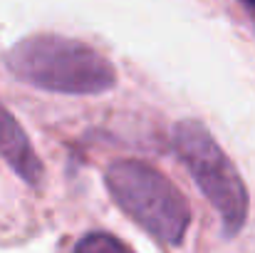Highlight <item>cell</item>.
Returning <instances> with one entry per match:
<instances>
[{"label":"cell","mask_w":255,"mask_h":253,"mask_svg":"<svg viewBox=\"0 0 255 253\" xmlns=\"http://www.w3.org/2000/svg\"><path fill=\"white\" fill-rule=\"evenodd\" d=\"M5 65L17 80L60 94H102L117 84V70L102 52L62 35L20 40L7 50Z\"/></svg>","instance_id":"6da1fadb"},{"label":"cell","mask_w":255,"mask_h":253,"mask_svg":"<svg viewBox=\"0 0 255 253\" xmlns=\"http://www.w3.org/2000/svg\"><path fill=\"white\" fill-rule=\"evenodd\" d=\"M107 189L114 204L151 239L166 246L183 241L191 224V206L169 176L144 162L122 159L107 171Z\"/></svg>","instance_id":"7a4b0ae2"},{"label":"cell","mask_w":255,"mask_h":253,"mask_svg":"<svg viewBox=\"0 0 255 253\" xmlns=\"http://www.w3.org/2000/svg\"><path fill=\"white\" fill-rule=\"evenodd\" d=\"M173 147L203 196L221 214L226 234H238L248 216V189L236 164L196 119H181L173 124Z\"/></svg>","instance_id":"3957f363"},{"label":"cell","mask_w":255,"mask_h":253,"mask_svg":"<svg viewBox=\"0 0 255 253\" xmlns=\"http://www.w3.org/2000/svg\"><path fill=\"white\" fill-rule=\"evenodd\" d=\"M0 157L15 169V174L27 181V184H37L42 176V164L27 139V134L22 132V127L17 124V119L0 104Z\"/></svg>","instance_id":"277c9868"},{"label":"cell","mask_w":255,"mask_h":253,"mask_svg":"<svg viewBox=\"0 0 255 253\" xmlns=\"http://www.w3.org/2000/svg\"><path fill=\"white\" fill-rule=\"evenodd\" d=\"M77 251L87 253H104V251H127V244H122L119 239L109 236V234H89L77 244Z\"/></svg>","instance_id":"5b68a950"},{"label":"cell","mask_w":255,"mask_h":253,"mask_svg":"<svg viewBox=\"0 0 255 253\" xmlns=\"http://www.w3.org/2000/svg\"><path fill=\"white\" fill-rule=\"evenodd\" d=\"M241 2H243V5H246V7H248V10L255 15V0H241Z\"/></svg>","instance_id":"8992f818"}]
</instances>
